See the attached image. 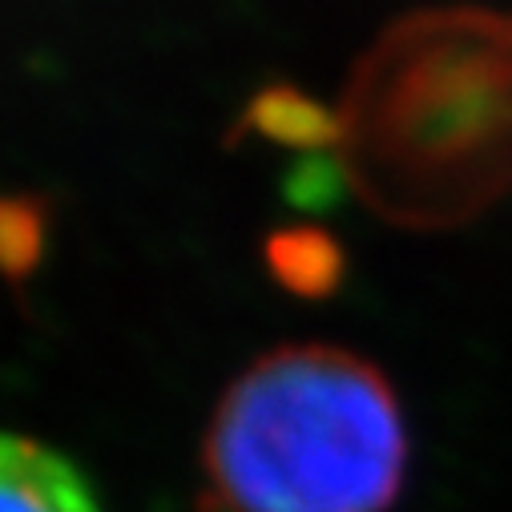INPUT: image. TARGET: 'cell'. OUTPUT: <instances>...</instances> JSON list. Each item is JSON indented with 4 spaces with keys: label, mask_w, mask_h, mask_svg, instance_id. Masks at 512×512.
Wrapping results in <instances>:
<instances>
[{
    "label": "cell",
    "mask_w": 512,
    "mask_h": 512,
    "mask_svg": "<svg viewBox=\"0 0 512 512\" xmlns=\"http://www.w3.org/2000/svg\"><path fill=\"white\" fill-rule=\"evenodd\" d=\"M347 190L388 226L456 230L512 194V9L396 17L331 105Z\"/></svg>",
    "instance_id": "1"
},
{
    "label": "cell",
    "mask_w": 512,
    "mask_h": 512,
    "mask_svg": "<svg viewBox=\"0 0 512 512\" xmlns=\"http://www.w3.org/2000/svg\"><path fill=\"white\" fill-rule=\"evenodd\" d=\"M408 472L392 379L331 343L254 359L202 444V512H388Z\"/></svg>",
    "instance_id": "2"
},
{
    "label": "cell",
    "mask_w": 512,
    "mask_h": 512,
    "mask_svg": "<svg viewBox=\"0 0 512 512\" xmlns=\"http://www.w3.org/2000/svg\"><path fill=\"white\" fill-rule=\"evenodd\" d=\"M0 512H105L89 476L57 448L0 436Z\"/></svg>",
    "instance_id": "3"
},
{
    "label": "cell",
    "mask_w": 512,
    "mask_h": 512,
    "mask_svg": "<svg viewBox=\"0 0 512 512\" xmlns=\"http://www.w3.org/2000/svg\"><path fill=\"white\" fill-rule=\"evenodd\" d=\"M267 267L287 291L319 299L339 287L343 254L323 230H283L267 242Z\"/></svg>",
    "instance_id": "4"
},
{
    "label": "cell",
    "mask_w": 512,
    "mask_h": 512,
    "mask_svg": "<svg viewBox=\"0 0 512 512\" xmlns=\"http://www.w3.org/2000/svg\"><path fill=\"white\" fill-rule=\"evenodd\" d=\"M49 246V214L45 202L25 194H0V275L9 283L29 279Z\"/></svg>",
    "instance_id": "5"
}]
</instances>
